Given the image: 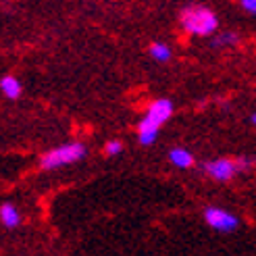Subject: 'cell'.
<instances>
[{
  "label": "cell",
  "instance_id": "obj_4",
  "mask_svg": "<svg viewBox=\"0 0 256 256\" xmlns=\"http://www.w3.org/2000/svg\"><path fill=\"white\" fill-rule=\"evenodd\" d=\"M204 221H206V225L210 229H214V232H219V234H232L240 227L238 216L225 208H219V206L204 208Z\"/></svg>",
  "mask_w": 256,
  "mask_h": 256
},
{
  "label": "cell",
  "instance_id": "obj_11",
  "mask_svg": "<svg viewBox=\"0 0 256 256\" xmlns=\"http://www.w3.org/2000/svg\"><path fill=\"white\" fill-rule=\"evenodd\" d=\"M123 152V142L121 140H108V142L104 144V154L106 156H117Z\"/></svg>",
  "mask_w": 256,
  "mask_h": 256
},
{
  "label": "cell",
  "instance_id": "obj_5",
  "mask_svg": "<svg viewBox=\"0 0 256 256\" xmlns=\"http://www.w3.org/2000/svg\"><path fill=\"white\" fill-rule=\"evenodd\" d=\"M238 169H240V164L234 158H214V160H208L206 164H204V173H206L210 179H214V182H219V184L234 179Z\"/></svg>",
  "mask_w": 256,
  "mask_h": 256
},
{
  "label": "cell",
  "instance_id": "obj_1",
  "mask_svg": "<svg viewBox=\"0 0 256 256\" xmlns=\"http://www.w3.org/2000/svg\"><path fill=\"white\" fill-rule=\"evenodd\" d=\"M175 112V104L173 100L169 98H156L152 100L142 121L138 123V142L142 146H152L158 140V134H160V127L167 123Z\"/></svg>",
  "mask_w": 256,
  "mask_h": 256
},
{
  "label": "cell",
  "instance_id": "obj_2",
  "mask_svg": "<svg viewBox=\"0 0 256 256\" xmlns=\"http://www.w3.org/2000/svg\"><path fill=\"white\" fill-rule=\"evenodd\" d=\"M179 25L188 36L194 38H208L214 36L219 30V19L214 10L204 4H190L179 12Z\"/></svg>",
  "mask_w": 256,
  "mask_h": 256
},
{
  "label": "cell",
  "instance_id": "obj_6",
  "mask_svg": "<svg viewBox=\"0 0 256 256\" xmlns=\"http://www.w3.org/2000/svg\"><path fill=\"white\" fill-rule=\"evenodd\" d=\"M0 223L8 229H15L21 225V212L12 202H4L2 206H0Z\"/></svg>",
  "mask_w": 256,
  "mask_h": 256
},
{
  "label": "cell",
  "instance_id": "obj_13",
  "mask_svg": "<svg viewBox=\"0 0 256 256\" xmlns=\"http://www.w3.org/2000/svg\"><path fill=\"white\" fill-rule=\"evenodd\" d=\"M250 123L256 127V112H252V114H250Z\"/></svg>",
  "mask_w": 256,
  "mask_h": 256
},
{
  "label": "cell",
  "instance_id": "obj_3",
  "mask_svg": "<svg viewBox=\"0 0 256 256\" xmlns=\"http://www.w3.org/2000/svg\"><path fill=\"white\" fill-rule=\"evenodd\" d=\"M86 154H88V148L84 142H67V144H60L52 150L44 152L40 156V167L44 171L60 169V167H65V164L80 162Z\"/></svg>",
  "mask_w": 256,
  "mask_h": 256
},
{
  "label": "cell",
  "instance_id": "obj_7",
  "mask_svg": "<svg viewBox=\"0 0 256 256\" xmlns=\"http://www.w3.org/2000/svg\"><path fill=\"white\" fill-rule=\"evenodd\" d=\"M169 160L175 164L177 169H192L194 167V162H196L194 154H192L188 148H173L169 152Z\"/></svg>",
  "mask_w": 256,
  "mask_h": 256
},
{
  "label": "cell",
  "instance_id": "obj_10",
  "mask_svg": "<svg viewBox=\"0 0 256 256\" xmlns=\"http://www.w3.org/2000/svg\"><path fill=\"white\" fill-rule=\"evenodd\" d=\"M240 44V38L234 32H223L212 38V48H234Z\"/></svg>",
  "mask_w": 256,
  "mask_h": 256
},
{
  "label": "cell",
  "instance_id": "obj_9",
  "mask_svg": "<svg viewBox=\"0 0 256 256\" xmlns=\"http://www.w3.org/2000/svg\"><path fill=\"white\" fill-rule=\"evenodd\" d=\"M148 54H150V58H154L156 62H169L171 56H173L171 48L164 42H152L148 46Z\"/></svg>",
  "mask_w": 256,
  "mask_h": 256
},
{
  "label": "cell",
  "instance_id": "obj_8",
  "mask_svg": "<svg viewBox=\"0 0 256 256\" xmlns=\"http://www.w3.org/2000/svg\"><path fill=\"white\" fill-rule=\"evenodd\" d=\"M0 92H2L8 100H17L23 92V86L15 75H4V78H0Z\"/></svg>",
  "mask_w": 256,
  "mask_h": 256
},
{
  "label": "cell",
  "instance_id": "obj_12",
  "mask_svg": "<svg viewBox=\"0 0 256 256\" xmlns=\"http://www.w3.org/2000/svg\"><path fill=\"white\" fill-rule=\"evenodd\" d=\"M240 6L244 8L248 15H254L256 17V0H240Z\"/></svg>",
  "mask_w": 256,
  "mask_h": 256
}]
</instances>
